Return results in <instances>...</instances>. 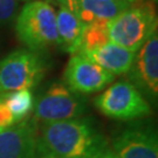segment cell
<instances>
[{"instance_id": "30bf717a", "label": "cell", "mask_w": 158, "mask_h": 158, "mask_svg": "<svg viewBox=\"0 0 158 158\" xmlns=\"http://www.w3.org/2000/svg\"><path fill=\"white\" fill-rule=\"evenodd\" d=\"M38 127L35 119L27 117L0 131V158H38Z\"/></svg>"}, {"instance_id": "ba28073f", "label": "cell", "mask_w": 158, "mask_h": 158, "mask_svg": "<svg viewBox=\"0 0 158 158\" xmlns=\"http://www.w3.org/2000/svg\"><path fill=\"white\" fill-rule=\"evenodd\" d=\"M110 149L117 158H158L157 131L151 123H134L114 137Z\"/></svg>"}, {"instance_id": "e0dca14e", "label": "cell", "mask_w": 158, "mask_h": 158, "mask_svg": "<svg viewBox=\"0 0 158 158\" xmlns=\"http://www.w3.org/2000/svg\"><path fill=\"white\" fill-rule=\"evenodd\" d=\"M15 123L17 122L13 117V115L5 104L4 93H0V131L11 128L12 125Z\"/></svg>"}, {"instance_id": "7a4b0ae2", "label": "cell", "mask_w": 158, "mask_h": 158, "mask_svg": "<svg viewBox=\"0 0 158 158\" xmlns=\"http://www.w3.org/2000/svg\"><path fill=\"white\" fill-rule=\"evenodd\" d=\"M156 1L135 0L108 23L110 42L136 52L157 32Z\"/></svg>"}, {"instance_id": "9c48e42d", "label": "cell", "mask_w": 158, "mask_h": 158, "mask_svg": "<svg viewBox=\"0 0 158 158\" xmlns=\"http://www.w3.org/2000/svg\"><path fill=\"white\" fill-rule=\"evenodd\" d=\"M63 80L68 88L85 95L104 89L115 80V75L80 54H73L66 66Z\"/></svg>"}, {"instance_id": "2e32d148", "label": "cell", "mask_w": 158, "mask_h": 158, "mask_svg": "<svg viewBox=\"0 0 158 158\" xmlns=\"http://www.w3.org/2000/svg\"><path fill=\"white\" fill-rule=\"evenodd\" d=\"M19 0H0V27L8 26L17 15Z\"/></svg>"}, {"instance_id": "4fadbf2b", "label": "cell", "mask_w": 158, "mask_h": 158, "mask_svg": "<svg viewBox=\"0 0 158 158\" xmlns=\"http://www.w3.org/2000/svg\"><path fill=\"white\" fill-rule=\"evenodd\" d=\"M130 4L116 0H81L77 17L85 23H109Z\"/></svg>"}, {"instance_id": "9a60e30c", "label": "cell", "mask_w": 158, "mask_h": 158, "mask_svg": "<svg viewBox=\"0 0 158 158\" xmlns=\"http://www.w3.org/2000/svg\"><path fill=\"white\" fill-rule=\"evenodd\" d=\"M110 42L109 39V28L108 23H90L85 25L80 41L79 52L93 51L101 46ZM75 53V54H76Z\"/></svg>"}, {"instance_id": "ac0fdd59", "label": "cell", "mask_w": 158, "mask_h": 158, "mask_svg": "<svg viewBox=\"0 0 158 158\" xmlns=\"http://www.w3.org/2000/svg\"><path fill=\"white\" fill-rule=\"evenodd\" d=\"M59 2L60 7H63V8H67L70 12L75 13L77 15V10H79V6L81 0H56Z\"/></svg>"}, {"instance_id": "7402d4cb", "label": "cell", "mask_w": 158, "mask_h": 158, "mask_svg": "<svg viewBox=\"0 0 158 158\" xmlns=\"http://www.w3.org/2000/svg\"><path fill=\"white\" fill-rule=\"evenodd\" d=\"M25 1H27V2H29V1H34V0H25ZM44 1H48V0H44Z\"/></svg>"}, {"instance_id": "6da1fadb", "label": "cell", "mask_w": 158, "mask_h": 158, "mask_svg": "<svg viewBox=\"0 0 158 158\" xmlns=\"http://www.w3.org/2000/svg\"><path fill=\"white\" fill-rule=\"evenodd\" d=\"M107 147V139L88 117H77L38 127V156L94 158Z\"/></svg>"}, {"instance_id": "8992f818", "label": "cell", "mask_w": 158, "mask_h": 158, "mask_svg": "<svg viewBox=\"0 0 158 158\" xmlns=\"http://www.w3.org/2000/svg\"><path fill=\"white\" fill-rule=\"evenodd\" d=\"M87 110V98L82 94L56 82L34 103V119L38 124L82 117Z\"/></svg>"}, {"instance_id": "277c9868", "label": "cell", "mask_w": 158, "mask_h": 158, "mask_svg": "<svg viewBox=\"0 0 158 158\" xmlns=\"http://www.w3.org/2000/svg\"><path fill=\"white\" fill-rule=\"evenodd\" d=\"M47 70L38 52L19 49L0 61V93L31 89L44 79Z\"/></svg>"}, {"instance_id": "44dd1931", "label": "cell", "mask_w": 158, "mask_h": 158, "mask_svg": "<svg viewBox=\"0 0 158 158\" xmlns=\"http://www.w3.org/2000/svg\"><path fill=\"white\" fill-rule=\"evenodd\" d=\"M116 1H125V2H129V4H131V2H134L135 0H116Z\"/></svg>"}, {"instance_id": "3957f363", "label": "cell", "mask_w": 158, "mask_h": 158, "mask_svg": "<svg viewBox=\"0 0 158 158\" xmlns=\"http://www.w3.org/2000/svg\"><path fill=\"white\" fill-rule=\"evenodd\" d=\"M15 32L29 51L41 52L57 45L56 12L47 1H29L15 19Z\"/></svg>"}, {"instance_id": "603a6c76", "label": "cell", "mask_w": 158, "mask_h": 158, "mask_svg": "<svg viewBox=\"0 0 158 158\" xmlns=\"http://www.w3.org/2000/svg\"><path fill=\"white\" fill-rule=\"evenodd\" d=\"M152 1H156V0H152Z\"/></svg>"}, {"instance_id": "d6986e66", "label": "cell", "mask_w": 158, "mask_h": 158, "mask_svg": "<svg viewBox=\"0 0 158 158\" xmlns=\"http://www.w3.org/2000/svg\"><path fill=\"white\" fill-rule=\"evenodd\" d=\"M94 158H117V157H116V155L113 152V150L109 147H107L104 150H102L101 152L98 153L97 156H95Z\"/></svg>"}, {"instance_id": "52a82bcc", "label": "cell", "mask_w": 158, "mask_h": 158, "mask_svg": "<svg viewBox=\"0 0 158 158\" xmlns=\"http://www.w3.org/2000/svg\"><path fill=\"white\" fill-rule=\"evenodd\" d=\"M129 82L144 96L148 102L156 104L158 98V34L157 32L135 53L130 67Z\"/></svg>"}, {"instance_id": "8fae6325", "label": "cell", "mask_w": 158, "mask_h": 158, "mask_svg": "<svg viewBox=\"0 0 158 158\" xmlns=\"http://www.w3.org/2000/svg\"><path fill=\"white\" fill-rule=\"evenodd\" d=\"M76 54L82 55L113 75L127 74L135 59L134 52L113 42H108L93 51L79 52Z\"/></svg>"}, {"instance_id": "7c38bea8", "label": "cell", "mask_w": 158, "mask_h": 158, "mask_svg": "<svg viewBox=\"0 0 158 158\" xmlns=\"http://www.w3.org/2000/svg\"><path fill=\"white\" fill-rule=\"evenodd\" d=\"M83 28L85 23L75 13L63 7L59 8L56 12L57 45L61 47L62 51L72 55L79 51Z\"/></svg>"}, {"instance_id": "5b68a950", "label": "cell", "mask_w": 158, "mask_h": 158, "mask_svg": "<svg viewBox=\"0 0 158 158\" xmlns=\"http://www.w3.org/2000/svg\"><path fill=\"white\" fill-rule=\"evenodd\" d=\"M104 116L118 121H135L151 114V106L129 81H118L95 98Z\"/></svg>"}, {"instance_id": "5bb4252c", "label": "cell", "mask_w": 158, "mask_h": 158, "mask_svg": "<svg viewBox=\"0 0 158 158\" xmlns=\"http://www.w3.org/2000/svg\"><path fill=\"white\" fill-rule=\"evenodd\" d=\"M4 101L15 122L27 118L34 109V97L29 89L4 93Z\"/></svg>"}, {"instance_id": "ffe728a7", "label": "cell", "mask_w": 158, "mask_h": 158, "mask_svg": "<svg viewBox=\"0 0 158 158\" xmlns=\"http://www.w3.org/2000/svg\"><path fill=\"white\" fill-rule=\"evenodd\" d=\"M38 158H54V157H51V156H44V155H39Z\"/></svg>"}]
</instances>
